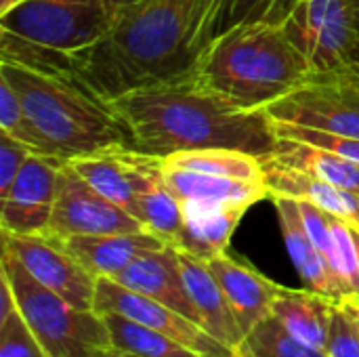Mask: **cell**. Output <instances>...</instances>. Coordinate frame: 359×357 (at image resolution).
Returning <instances> with one entry per match:
<instances>
[{
	"label": "cell",
	"mask_w": 359,
	"mask_h": 357,
	"mask_svg": "<svg viewBox=\"0 0 359 357\" xmlns=\"http://www.w3.org/2000/svg\"><path fill=\"white\" fill-rule=\"evenodd\" d=\"M166 166L238 179V181H250V183H265V168L261 158L229 149V147H212V149H191V151H177L164 158Z\"/></svg>",
	"instance_id": "cell-24"
},
{
	"label": "cell",
	"mask_w": 359,
	"mask_h": 357,
	"mask_svg": "<svg viewBox=\"0 0 359 357\" xmlns=\"http://www.w3.org/2000/svg\"><path fill=\"white\" fill-rule=\"evenodd\" d=\"M164 181L179 202L223 204V206H252L265 198H271L267 183L238 181L164 164Z\"/></svg>",
	"instance_id": "cell-20"
},
{
	"label": "cell",
	"mask_w": 359,
	"mask_h": 357,
	"mask_svg": "<svg viewBox=\"0 0 359 357\" xmlns=\"http://www.w3.org/2000/svg\"><path fill=\"white\" fill-rule=\"evenodd\" d=\"M32 154L34 151L29 147L0 130V198L8 194L13 181Z\"/></svg>",
	"instance_id": "cell-33"
},
{
	"label": "cell",
	"mask_w": 359,
	"mask_h": 357,
	"mask_svg": "<svg viewBox=\"0 0 359 357\" xmlns=\"http://www.w3.org/2000/svg\"><path fill=\"white\" fill-rule=\"evenodd\" d=\"M273 130H276V137L303 141V143L322 147L326 151H332L345 160L359 164V139L355 137L334 135V133H326V130H318V128H309V126H301L292 122H278V120H273Z\"/></svg>",
	"instance_id": "cell-29"
},
{
	"label": "cell",
	"mask_w": 359,
	"mask_h": 357,
	"mask_svg": "<svg viewBox=\"0 0 359 357\" xmlns=\"http://www.w3.org/2000/svg\"><path fill=\"white\" fill-rule=\"evenodd\" d=\"M69 252L99 278H116L124 271L135 259L145 252L160 250L166 242L151 231H133V234H107V236H72L65 238Z\"/></svg>",
	"instance_id": "cell-19"
},
{
	"label": "cell",
	"mask_w": 359,
	"mask_h": 357,
	"mask_svg": "<svg viewBox=\"0 0 359 357\" xmlns=\"http://www.w3.org/2000/svg\"><path fill=\"white\" fill-rule=\"evenodd\" d=\"M0 357H50L32 332L19 307L0 318Z\"/></svg>",
	"instance_id": "cell-31"
},
{
	"label": "cell",
	"mask_w": 359,
	"mask_h": 357,
	"mask_svg": "<svg viewBox=\"0 0 359 357\" xmlns=\"http://www.w3.org/2000/svg\"><path fill=\"white\" fill-rule=\"evenodd\" d=\"M183 225L175 240L177 250L189 252L202 261H210L227 252L231 236L246 215L248 206H223L181 202Z\"/></svg>",
	"instance_id": "cell-18"
},
{
	"label": "cell",
	"mask_w": 359,
	"mask_h": 357,
	"mask_svg": "<svg viewBox=\"0 0 359 357\" xmlns=\"http://www.w3.org/2000/svg\"><path fill=\"white\" fill-rule=\"evenodd\" d=\"M198 76L246 109H265L313 78L307 59L278 21L257 19L223 29Z\"/></svg>",
	"instance_id": "cell-4"
},
{
	"label": "cell",
	"mask_w": 359,
	"mask_h": 357,
	"mask_svg": "<svg viewBox=\"0 0 359 357\" xmlns=\"http://www.w3.org/2000/svg\"><path fill=\"white\" fill-rule=\"evenodd\" d=\"M105 357H135V356H128V353H122V351H116V349H111V351H107V356Z\"/></svg>",
	"instance_id": "cell-38"
},
{
	"label": "cell",
	"mask_w": 359,
	"mask_h": 357,
	"mask_svg": "<svg viewBox=\"0 0 359 357\" xmlns=\"http://www.w3.org/2000/svg\"><path fill=\"white\" fill-rule=\"evenodd\" d=\"M351 67H353V72L359 76V65H351Z\"/></svg>",
	"instance_id": "cell-40"
},
{
	"label": "cell",
	"mask_w": 359,
	"mask_h": 357,
	"mask_svg": "<svg viewBox=\"0 0 359 357\" xmlns=\"http://www.w3.org/2000/svg\"><path fill=\"white\" fill-rule=\"evenodd\" d=\"M265 109L278 122L359 139V76L353 67L341 74L313 76Z\"/></svg>",
	"instance_id": "cell-8"
},
{
	"label": "cell",
	"mask_w": 359,
	"mask_h": 357,
	"mask_svg": "<svg viewBox=\"0 0 359 357\" xmlns=\"http://www.w3.org/2000/svg\"><path fill=\"white\" fill-rule=\"evenodd\" d=\"M179 263L200 326L217 341L225 343L231 349H238L244 339V332L208 263L183 250H179Z\"/></svg>",
	"instance_id": "cell-17"
},
{
	"label": "cell",
	"mask_w": 359,
	"mask_h": 357,
	"mask_svg": "<svg viewBox=\"0 0 359 357\" xmlns=\"http://www.w3.org/2000/svg\"><path fill=\"white\" fill-rule=\"evenodd\" d=\"M137 219L147 231L162 238L166 244H175L183 225V208L179 198L168 189L164 177L139 196Z\"/></svg>",
	"instance_id": "cell-26"
},
{
	"label": "cell",
	"mask_w": 359,
	"mask_h": 357,
	"mask_svg": "<svg viewBox=\"0 0 359 357\" xmlns=\"http://www.w3.org/2000/svg\"><path fill=\"white\" fill-rule=\"evenodd\" d=\"M2 250L11 252L36 282L69 305L93 309L97 278L69 252L63 238H57L50 231L34 236L2 231Z\"/></svg>",
	"instance_id": "cell-9"
},
{
	"label": "cell",
	"mask_w": 359,
	"mask_h": 357,
	"mask_svg": "<svg viewBox=\"0 0 359 357\" xmlns=\"http://www.w3.org/2000/svg\"><path fill=\"white\" fill-rule=\"evenodd\" d=\"M334 301L328 297H322L309 288L305 290H292L284 288L280 290L271 316L280 320V324L299 341L305 345L324 351L328 341V326H330V314H332Z\"/></svg>",
	"instance_id": "cell-23"
},
{
	"label": "cell",
	"mask_w": 359,
	"mask_h": 357,
	"mask_svg": "<svg viewBox=\"0 0 359 357\" xmlns=\"http://www.w3.org/2000/svg\"><path fill=\"white\" fill-rule=\"evenodd\" d=\"M261 162L359 191V164L303 141L278 137L273 149Z\"/></svg>",
	"instance_id": "cell-21"
},
{
	"label": "cell",
	"mask_w": 359,
	"mask_h": 357,
	"mask_svg": "<svg viewBox=\"0 0 359 357\" xmlns=\"http://www.w3.org/2000/svg\"><path fill=\"white\" fill-rule=\"evenodd\" d=\"M0 274L8 278L21 316L48 356L105 357L114 349L103 316L95 309H78L44 288L6 250L0 257Z\"/></svg>",
	"instance_id": "cell-6"
},
{
	"label": "cell",
	"mask_w": 359,
	"mask_h": 357,
	"mask_svg": "<svg viewBox=\"0 0 359 357\" xmlns=\"http://www.w3.org/2000/svg\"><path fill=\"white\" fill-rule=\"evenodd\" d=\"M351 8H353V21H355V29H358V48H355L353 65H359V0H351Z\"/></svg>",
	"instance_id": "cell-35"
},
{
	"label": "cell",
	"mask_w": 359,
	"mask_h": 357,
	"mask_svg": "<svg viewBox=\"0 0 359 357\" xmlns=\"http://www.w3.org/2000/svg\"><path fill=\"white\" fill-rule=\"evenodd\" d=\"M133 147L166 158L177 151L229 147L267 156L278 137L267 109H246L198 74L143 86L114 99Z\"/></svg>",
	"instance_id": "cell-2"
},
{
	"label": "cell",
	"mask_w": 359,
	"mask_h": 357,
	"mask_svg": "<svg viewBox=\"0 0 359 357\" xmlns=\"http://www.w3.org/2000/svg\"><path fill=\"white\" fill-rule=\"evenodd\" d=\"M263 168H265V183L271 196H290L297 200L313 202L326 213L359 225V191L339 187L320 179H311L307 175L280 166L263 164Z\"/></svg>",
	"instance_id": "cell-22"
},
{
	"label": "cell",
	"mask_w": 359,
	"mask_h": 357,
	"mask_svg": "<svg viewBox=\"0 0 359 357\" xmlns=\"http://www.w3.org/2000/svg\"><path fill=\"white\" fill-rule=\"evenodd\" d=\"M236 353L238 357H328L326 351L313 349L292 337L273 316H267L246 332Z\"/></svg>",
	"instance_id": "cell-27"
},
{
	"label": "cell",
	"mask_w": 359,
	"mask_h": 357,
	"mask_svg": "<svg viewBox=\"0 0 359 357\" xmlns=\"http://www.w3.org/2000/svg\"><path fill=\"white\" fill-rule=\"evenodd\" d=\"M93 309L101 316L118 314V316L135 320L143 326H149V328L170 337L172 341L181 343L183 347L196 351L200 357H238L236 349L217 341L194 320H189L183 314H179L141 292H135L109 278L97 280Z\"/></svg>",
	"instance_id": "cell-11"
},
{
	"label": "cell",
	"mask_w": 359,
	"mask_h": 357,
	"mask_svg": "<svg viewBox=\"0 0 359 357\" xmlns=\"http://www.w3.org/2000/svg\"><path fill=\"white\" fill-rule=\"evenodd\" d=\"M280 23L313 76L351 69L358 48L351 0H297Z\"/></svg>",
	"instance_id": "cell-7"
},
{
	"label": "cell",
	"mask_w": 359,
	"mask_h": 357,
	"mask_svg": "<svg viewBox=\"0 0 359 357\" xmlns=\"http://www.w3.org/2000/svg\"><path fill=\"white\" fill-rule=\"evenodd\" d=\"M0 130L11 135L13 139H17L25 147H29L34 154L44 156L40 139H38L27 114L23 109L21 99L11 88V84L4 82L2 78H0Z\"/></svg>",
	"instance_id": "cell-30"
},
{
	"label": "cell",
	"mask_w": 359,
	"mask_h": 357,
	"mask_svg": "<svg viewBox=\"0 0 359 357\" xmlns=\"http://www.w3.org/2000/svg\"><path fill=\"white\" fill-rule=\"evenodd\" d=\"M332 259L330 269L339 284L343 303H359V259L353 223L330 215Z\"/></svg>",
	"instance_id": "cell-28"
},
{
	"label": "cell",
	"mask_w": 359,
	"mask_h": 357,
	"mask_svg": "<svg viewBox=\"0 0 359 357\" xmlns=\"http://www.w3.org/2000/svg\"><path fill=\"white\" fill-rule=\"evenodd\" d=\"M273 204H276V213H278V223L282 229V238L286 244V250L290 255V261L299 274V278L303 280L305 288L332 299L334 303H343L339 284L332 276V269L326 261V257L320 252V248L313 244L301 208H299V200L290 198V196H271Z\"/></svg>",
	"instance_id": "cell-16"
},
{
	"label": "cell",
	"mask_w": 359,
	"mask_h": 357,
	"mask_svg": "<svg viewBox=\"0 0 359 357\" xmlns=\"http://www.w3.org/2000/svg\"><path fill=\"white\" fill-rule=\"evenodd\" d=\"M278 0H227V11L223 19V29L257 19H269Z\"/></svg>",
	"instance_id": "cell-34"
},
{
	"label": "cell",
	"mask_w": 359,
	"mask_h": 357,
	"mask_svg": "<svg viewBox=\"0 0 359 357\" xmlns=\"http://www.w3.org/2000/svg\"><path fill=\"white\" fill-rule=\"evenodd\" d=\"M227 0H139L114 13L72 78L114 101L124 93L198 74L223 32Z\"/></svg>",
	"instance_id": "cell-1"
},
{
	"label": "cell",
	"mask_w": 359,
	"mask_h": 357,
	"mask_svg": "<svg viewBox=\"0 0 359 357\" xmlns=\"http://www.w3.org/2000/svg\"><path fill=\"white\" fill-rule=\"evenodd\" d=\"M0 78L21 99L44 156L69 162L116 145H133L114 101L99 97L74 78L13 61L0 63Z\"/></svg>",
	"instance_id": "cell-3"
},
{
	"label": "cell",
	"mask_w": 359,
	"mask_h": 357,
	"mask_svg": "<svg viewBox=\"0 0 359 357\" xmlns=\"http://www.w3.org/2000/svg\"><path fill=\"white\" fill-rule=\"evenodd\" d=\"M345 305H347V307L351 309V314L355 316V320L359 322V303H345Z\"/></svg>",
	"instance_id": "cell-37"
},
{
	"label": "cell",
	"mask_w": 359,
	"mask_h": 357,
	"mask_svg": "<svg viewBox=\"0 0 359 357\" xmlns=\"http://www.w3.org/2000/svg\"><path fill=\"white\" fill-rule=\"evenodd\" d=\"M353 236H355V244H358V259H359V225H353Z\"/></svg>",
	"instance_id": "cell-39"
},
{
	"label": "cell",
	"mask_w": 359,
	"mask_h": 357,
	"mask_svg": "<svg viewBox=\"0 0 359 357\" xmlns=\"http://www.w3.org/2000/svg\"><path fill=\"white\" fill-rule=\"evenodd\" d=\"M118 284L141 292L179 314H183L185 318L194 320L196 324H200L196 307L189 299L185 280H183V271H181V263H179V250L170 244H166L160 250H151L141 255L139 259H135L124 271H120L116 278Z\"/></svg>",
	"instance_id": "cell-14"
},
{
	"label": "cell",
	"mask_w": 359,
	"mask_h": 357,
	"mask_svg": "<svg viewBox=\"0 0 359 357\" xmlns=\"http://www.w3.org/2000/svg\"><path fill=\"white\" fill-rule=\"evenodd\" d=\"M212 276L221 284L229 307L242 328V332H250L261 320L271 316L273 303L282 290L276 282L261 276L257 269L231 259L227 252L206 261Z\"/></svg>",
	"instance_id": "cell-15"
},
{
	"label": "cell",
	"mask_w": 359,
	"mask_h": 357,
	"mask_svg": "<svg viewBox=\"0 0 359 357\" xmlns=\"http://www.w3.org/2000/svg\"><path fill=\"white\" fill-rule=\"evenodd\" d=\"M143 229L145 227L137 217L97 191L84 177L76 173L69 162L61 166L57 200L48 229L50 234L65 240L72 236L133 234Z\"/></svg>",
	"instance_id": "cell-10"
},
{
	"label": "cell",
	"mask_w": 359,
	"mask_h": 357,
	"mask_svg": "<svg viewBox=\"0 0 359 357\" xmlns=\"http://www.w3.org/2000/svg\"><path fill=\"white\" fill-rule=\"evenodd\" d=\"M328 357H359V322L345 303H334L326 341Z\"/></svg>",
	"instance_id": "cell-32"
},
{
	"label": "cell",
	"mask_w": 359,
	"mask_h": 357,
	"mask_svg": "<svg viewBox=\"0 0 359 357\" xmlns=\"http://www.w3.org/2000/svg\"><path fill=\"white\" fill-rule=\"evenodd\" d=\"M111 21L107 0H23L0 15V55L72 78L76 59L105 36Z\"/></svg>",
	"instance_id": "cell-5"
},
{
	"label": "cell",
	"mask_w": 359,
	"mask_h": 357,
	"mask_svg": "<svg viewBox=\"0 0 359 357\" xmlns=\"http://www.w3.org/2000/svg\"><path fill=\"white\" fill-rule=\"evenodd\" d=\"M80 177L97 191L137 217L139 196L164 177V158L145 154L133 145H116L90 156L69 160Z\"/></svg>",
	"instance_id": "cell-12"
},
{
	"label": "cell",
	"mask_w": 359,
	"mask_h": 357,
	"mask_svg": "<svg viewBox=\"0 0 359 357\" xmlns=\"http://www.w3.org/2000/svg\"><path fill=\"white\" fill-rule=\"evenodd\" d=\"M65 162L50 156L32 154L8 194L0 198V225L4 234L34 236L50 229L57 200L59 170Z\"/></svg>",
	"instance_id": "cell-13"
},
{
	"label": "cell",
	"mask_w": 359,
	"mask_h": 357,
	"mask_svg": "<svg viewBox=\"0 0 359 357\" xmlns=\"http://www.w3.org/2000/svg\"><path fill=\"white\" fill-rule=\"evenodd\" d=\"M103 320L107 324L111 347L116 351L135 357H200L196 351L172 341L170 337L124 316L105 314Z\"/></svg>",
	"instance_id": "cell-25"
},
{
	"label": "cell",
	"mask_w": 359,
	"mask_h": 357,
	"mask_svg": "<svg viewBox=\"0 0 359 357\" xmlns=\"http://www.w3.org/2000/svg\"><path fill=\"white\" fill-rule=\"evenodd\" d=\"M135 2H139V0H107V4H109L111 13H118L120 8L130 6V4H135Z\"/></svg>",
	"instance_id": "cell-36"
}]
</instances>
